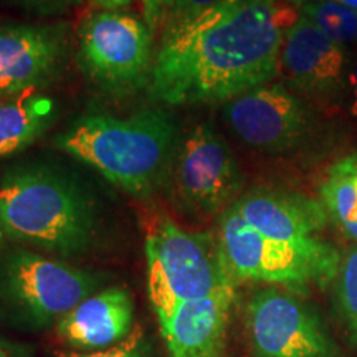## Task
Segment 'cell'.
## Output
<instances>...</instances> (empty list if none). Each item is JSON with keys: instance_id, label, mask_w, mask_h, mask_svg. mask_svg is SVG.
<instances>
[{"instance_id": "20", "label": "cell", "mask_w": 357, "mask_h": 357, "mask_svg": "<svg viewBox=\"0 0 357 357\" xmlns=\"http://www.w3.org/2000/svg\"><path fill=\"white\" fill-rule=\"evenodd\" d=\"M337 276V296L342 314L357 341V247L351 248L342 258Z\"/></svg>"}, {"instance_id": "2", "label": "cell", "mask_w": 357, "mask_h": 357, "mask_svg": "<svg viewBox=\"0 0 357 357\" xmlns=\"http://www.w3.org/2000/svg\"><path fill=\"white\" fill-rule=\"evenodd\" d=\"M178 142L177 124L162 109L128 118L84 116L56 136L55 146L136 197H147L167 178Z\"/></svg>"}, {"instance_id": "8", "label": "cell", "mask_w": 357, "mask_h": 357, "mask_svg": "<svg viewBox=\"0 0 357 357\" xmlns=\"http://www.w3.org/2000/svg\"><path fill=\"white\" fill-rule=\"evenodd\" d=\"M167 181L178 202L202 213L234 204L243 185L238 160L211 123L194 124L178 136Z\"/></svg>"}, {"instance_id": "21", "label": "cell", "mask_w": 357, "mask_h": 357, "mask_svg": "<svg viewBox=\"0 0 357 357\" xmlns=\"http://www.w3.org/2000/svg\"><path fill=\"white\" fill-rule=\"evenodd\" d=\"M75 357H151V352L144 333L141 329H134L126 339H123L118 344Z\"/></svg>"}, {"instance_id": "10", "label": "cell", "mask_w": 357, "mask_h": 357, "mask_svg": "<svg viewBox=\"0 0 357 357\" xmlns=\"http://www.w3.org/2000/svg\"><path fill=\"white\" fill-rule=\"evenodd\" d=\"M225 119L242 142L263 153L294 149L311 128L310 113L300 98L270 83L227 102Z\"/></svg>"}, {"instance_id": "18", "label": "cell", "mask_w": 357, "mask_h": 357, "mask_svg": "<svg viewBox=\"0 0 357 357\" xmlns=\"http://www.w3.org/2000/svg\"><path fill=\"white\" fill-rule=\"evenodd\" d=\"M303 15L337 45L357 40V12L336 0H310L301 3Z\"/></svg>"}, {"instance_id": "22", "label": "cell", "mask_w": 357, "mask_h": 357, "mask_svg": "<svg viewBox=\"0 0 357 357\" xmlns=\"http://www.w3.org/2000/svg\"><path fill=\"white\" fill-rule=\"evenodd\" d=\"M172 0H141L142 19L154 35L159 33L164 17Z\"/></svg>"}, {"instance_id": "13", "label": "cell", "mask_w": 357, "mask_h": 357, "mask_svg": "<svg viewBox=\"0 0 357 357\" xmlns=\"http://www.w3.org/2000/svg\"><path fill=\"white\" fill-rule=\"evenodd\" d=\"M236 287L174 306L159 316L169 357H222Z\"/></svg>"}, {"instance_id": "9", "label": "cell", "mask_w": 357, "mask_h": 357, "mask_svg": "<svg viewBox=\"0 0 357 357\" xmlns=\"http://www.w3.org/2000/svg\"><path fill=\"white\" fill-rule=\"evenodd\" d=\"M245 323L255 357H334L333 341L318 314L291 293L278 288L255 293Z\"/></svg>"}, {"instance_id": "11", "label": "cell", "mask_w": 357, "mask_h": 357, "mask_svg": "<svg viewBox=\"0 0 357 357\" xmlns=\"http://www.w3.org/2000/svg\"><path fill=\"white\" fill-rule=\"evenodd\" d=\"M66 56L65 25H0V96L37 91L60 75Z\"/></svg>"}, {"instance_id": "15", "label": "cell", "mask_w": 357, "mask_h": 357, "mask_svg": "<svg viewBox=\"0 0 357 357\" xmlns=\"http://www.w3.org/2000/svg\"><path fill=\"white\" fill-rule=\"evenodd\" d=\"M134 301L126 288L100 289L55 324L56 334L75 349L101 351L132 333Z\"/></svg>"}, {"instance_id": "5", "label": "cell", "mask_w": 357, "mask_h": 357, "mask_svg": "<svg viewBox=\"0 0 357 357\" xmlns=\"http://www.w3.org/2000/svg\"><path fill=\"white\" fill-rule=\"evenodd\" d=\"M100 275L32 250L0 255V319L30 328L56 324L100 291Z\"/></svg>"}, {"instance_id": "6", "label": "cell", "mask_w": 357, "mask_h": 357, "mask_svg": "<svg viewBox=\"0 0 357 357\" xmlns=\"http://www.w3.org/2000/svg\"><path fill=\"white\" fill-rule=\"evenodd\" d=\"M217 236L236 283L260 281L303 289L310 283L331 281L341 265L339 253L329 243L318 238L306 245L276 242L253 229L231 205L223 212Z\"/></svg>"}, {"instance_id": "24", "label": "cell", "mask_w": 357, "mask_h": 357, "mask_svg": "<svg viewBox=\"0 0 357 357\" xmlns=\"http://www.w3.org/2000/svg\"><path fill=\"white\" fill-rule=\"evenodd\" d=\"M89 2L100 10H126L128 7L141 0H89Z\"/></svg>"}, {"instance_id": "19", "label": "cell", "mask_w": 357, "mask_h": 357, "mask_svg": "<svg viewBox=\"0 0 357 357\" xmlns=\"http://www.w3.org/2000/svg\"><path fill=\"white\" fill-rule=\"evenodd\" d=\"M218 2L220 0H172L160 25L159 45L169 42L177 33H181L185 26L194 24L200 15H204Z\"/></svg>"}, {"instance_id": "16", "label": "cell", "mask_w": 357, "mask_h": 357, "mask_svg": "<svg viewBox=\"0 0 357 357\" xmlns=\"http://www.w3.org/2000/svg\"><path fill=\"white\" fill-rule=\"evenodd\" d=\"M56 102L37 91L0 96V160L33 144L56 119Z\"/></svg>"}, {"instance_id": "7", "label": "cell", "mask_w": 357, "mask_h": 357, "mask_svg": "<svg viewBox=\"0 0 357 357\" xmlns=\"http://www.w3.org/2000/svg\"><path fill=\"white\" fill-rule=\"evenodd\" d=\"M154 38L142 17L128 10H98L78 29V60L98 86L129 93L149 83Z\"/></svg>"}, {"instance_id": "12", "label": "cell", "mask_w": 357, "mask_h": 357, "mask_svg": "<svg viewBox=\"0 0 357 357\" xmlns=\"http://www.w3.org/2000/svg\"><path fill=\"white\" fill-rule=\"evenodd\" d=\"M347 65L341 45L316 29L305 15L284 33L280 71L300 93L318 100H331L341 91Z\"/></svg>"}, {"instance_id": "14", "label": "cell", "mask_w": 357, "mask_h": 357, "mask_svg": "<svg viewBox=\"0 0 357 357\" xmlns=\"http://www.w3.org/2000/svg\"><path fill=\"white\" fill-rule=\"evenodd\" d=\"M245 222L276 242L306 245L328 222L324 205L296 192L253 189L231 204Z\"/></svg>"}, {"instance_id": "27", "label": "cell", "mask_w": 357, "mask_h": 357, "mask_svg": "<svg viewBox=\"0 0 357 357\" xmlns=\"http://www.w3.org/2000/svg\"><path fill=\"white\" fill-rule=\"evenodd\" d=\"M341 229L344 230V234L349 236V238L356 240V242H357V222L341 223Z\"/></svg>"}, {"instance_id": "26", "label": "cell", "mask_w": 357, "mask_h": 357, "mask_svg": "<svg viewBox=\"0 0 357 357\" xmlns=\"http://www.w3.org/2000/svg\"><path fill=\"white\" fill-rule=\"evenodd\" d=\"M349 84L352 91V102H351V113L357 118V63L349 73Z\"/></svg>"}, {"instance_id": "28", "label": "cell", "mask_w": 357, "mask_h": 357, "mask_svg": "<svg viewBox=\"0 0 357 357\" xmlns=\"http://www.w3.org/2000/svg\"><path fill=\"white\" fill-rule=\"evenodd\" d=\"M336 2L342 3V6L352 8V10L357 12V0H336Z\"/></svg>"}, {"instance_id": "1", "label": "cell", "mask_w": 357, "mask_h": 357, "mask_svg": "<svg viewBox=\"0 0 357 357\" xmlns=\"http://www.w3.org/2000/svg\"><path fill=\"white\" fill-rule=\"evenodd\" d=\"M281 0H220L160 43L151 96L167 106L229 102L280 73L287 30L296 22Z\"/></svg>"}, {"instance_id": "17", "label": "cell", "mask_w": 357, "mask_h": 357, "mask_svg": "<svg viewBox=\"0 0 357 357\" xmlns=\"http://www.w3.org/2000/svg\"><path fill=\"white\" fill-rule=\"evenodd\" d=\"M321 199L326 212L339 225L351 222L357 202V154L347 155L329 167L321 185Z\"/></svg>"}, {"instance_id": "4", "label": "cell", "mask_w": 357, "mask_h": 357, "mask_svg": "<svg viewBox=\"0 0 357 357\" xmlns=\"http://www.w3.org/2000/svg\"><path fill=\"white\" fill-rule=\"evenodd\" d=\"M147 294L155 316L181 303L236 287L218 236L181 229L169 218L146 238Z\"/></svg>"}, {"instance_id": "25", "label": "cell", "mask_w": 357, "mask_h": 357, "mask_svg": "<svg viewBox=\"0 0 357 357\" xmlns=\"http://www.w3.org/2000/svg\"><path fill=\"white\" fill-rule=\"evenodd\" d=\"M0 357H26L20 347L13 346L7 339L0 336Z\"/></svg>"}, {"instance_id": "29", "label": "cell", "mask_w": 357, "mask_h": 357, "mask_svg": "<svg viewBox=\"0 0 357 357\" xmlns=\"http://www.w3.org/2000/svg\"><path fill=\"white\" fill-rule=\"evenodd\" d=\"M351 222H357V202H356V211H354V215H352Z\"/></svg>"}, {"instance_id": "3", "label": "cell", "mask_w": 357, "mask_h": 357, "mask_svg": "<svg viewBox=\"0 0 357 357\" xmlns=\"http://www.w3.org/2000/svg\"><path fill=\"white\" fill-rule=\"evenodd\" d=\"M96 207L78 182L43 164H24L0 181V229L12 238L60 257L95 242Z\"/></svg>"}, {"instance_id": "23", "label": "cell", "mask_w": 357, "mask_h": 357, "mask_svg": "<svg viewBox=\"0 0 357 357\" xmlns=\"http://www.w3.org/2000/svg\"><path fill=\"white\" fill-rule=\"evenodd\" d=\"M25 6L33 7L35 10L42 12H55V10H65L66 7L77 6L79 0H20Z\"/></svg>"}]
</instances>
